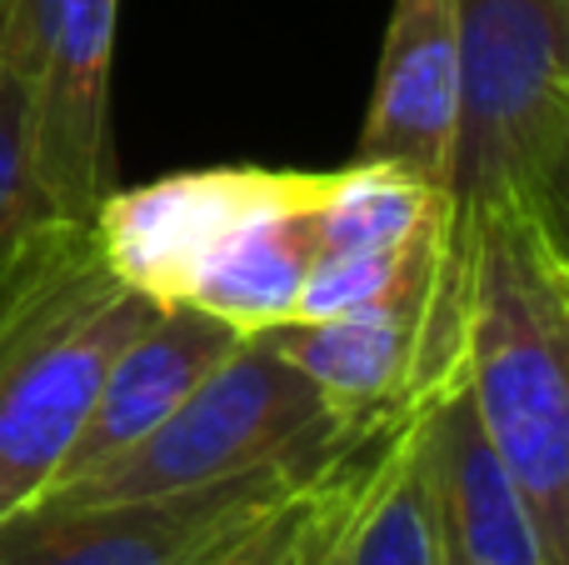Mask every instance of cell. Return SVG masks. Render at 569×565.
<instances>
[{
	"instance_id": "6",
	"label": "cell",
	"mask_w": 569,
	"mask_h": 565,
	"mask_svg": "<svg viewBox=\"0 0 569 565\" xmlns=\"http://www.w3.org/2000/svg\"><path fill=\"white\" fill-rule=\"evenodd\" d=\"M116 26L120 0H26L36 170L56 220H96L116 190Z\"/></svg>"
},
{
	"instance_id": "8",
	"label": "cell",
	"mask_w": 569,
	"mask_h": 565,
	"mask_svg": "<svg viewBox=\"0 0 569 565\" xmlns=\"http://www.w3.org/2000/svg\"><path fill=\"white\" fill-rule=\"evenodd\" d=\"M460 100V0H390L375 90L350 160L390 166L450 200Z\"/></svg>"
},
{
	"instance_id": "4",
	"label": "cell",
	"mask_w": 569,
	"mask_h": 565,
	"mask_svg": "<svg viewBox=\"0 0 569 565\" xmlns=\"http://www.w3.org/2000/svg\"><path fill=\"white\" fill-rule=\"evenodd\" d=\"M450 226L530 210L569 226V0H460Z\"/></svg>"
},
{
	"instance_id": "7",
	"label": "cell",
	"mask_w": 569,
	"mask_h": 565,
	"mask_svg": "<svg viewBox=\"0 0 569 565\" xmlns=\"http://www.w3.org/2000/svg\"><path fill=\"white\" fill-rule=\"evenodd\" d=\"M330 170H266V166H210L166 176L150 186H116L96 210V236L110 270L126 286L146 290L160 306H176L186 280L206 256L230 240L250 216L284 200L315 196Z\"/></svg>"
},
{
	"instance_id": "13",
	"label": "cell",
	"mask_w": 569,
	"mask_h": 565,
	"mask_svg": "<svg viewBox=\"0 0 569 565\" xmlns=\"http://www.w3.org/2000/svg\"><path fill=\"white\" fill-rule=\"evenodd\" d=\"M440 210L445 196L425 190L420 180L375 166V160H350L330 170V186L315 206V246L395 250L410 246Z\"/></svg>"
},
{
	"instance_id": "3",
	"label": "cell",
	"mask_w": 569,
	"mask_h": 565,
	"mask_svg": "<svg viewBox=\"0 0 569 565\" xmlns=\"http://www.w3.org/2000/svg\"><path fill=\"white\" fill-rule=\"evenodd\" d=\"M380 426L390 420L340 410L266 336H246L136 450L36 506L170 496L240 476H320Z\"/></svg>"
},
{
	"instance_id": "2",
	"label": "cell",
	"mask_w": 569,
	"mask_h": 565,
	"mask_svg": "<svg viewBox=\"0 0 569 565\" xmlns=\"http://www.w3.org/2000/svg\"><path fill=\"white\" fill-rule=\"evenodd\" d=\"M156 310L90 220H46L0 266V526L56 486L106 366Z\"/></svg>"
},
{
	"instance_id": "14",
	"label": "cell",
	"mask_w": 569,
	"mask_h": 565,
	"mask_svg": "<svg viewBox=\"0 0 569 565\" xmlns=\"http://www.w3.org/2000/svg\"><path fill=\"white\" fill-rule=\"evenodd\" d=\"M50 216L36 170V106L26 60V0H0V266Z\"/></svg>"
},
{
	"instance_id": "10",
	"label": "cell",
	"mask_w": 569,
	"mask_h": 565,
	"mask_svg": "<svg viewBox=\"0 0 569 565\" xmlns=\"http://www.w3.org/2000/svg\"><path fill=\"white\" fill-rule=\"evenodd\" d=\"M240 340L246 336L236 326L196 306H180V300L160 306L106 366L96 400H90V416L80 426V440L70 446L50 490L76 486V480L106 470L110 460H120L126 450H136Z\"/></svg>"
},
{
	"instance_id": "11",
	"label": "cell",
	"mask_w": 569,
	"mask_h": 565,
	"mask_svg": "<svg viewBox=\"0 0 569 565\" xmlns=\"http://www.w3.org/2000/svg\"><path fill=\"white\" fill-rule=\"evenodd\" d=\"M425 446L445 565H550L530 506L485 436L460 376L425 396Z\"/></svg>"
},
{
	"instance_id": "5",
	"label": "cell",
	"mask_w": 569,
	"mask_h": 565,
	"mask_svg": "<svg viewBox=\"0 0 569 565\" xmlns=\"http://www.w3.org/2000/svg\"><path fill=\"white\" fill-rule=\"evenodd\" d=\"M320 476H240L170 496L30 506L0 526V565H206Z\"/></svg>"
},
{
	"instance_id": "15",
	"label": "cell",
	"mask_w": 569,
	"mask_h": 565,
	"mask_svg": "<svg viewBox=\"0 0 569 565\" xmlns=\"http://www.w3.org/2000/svg\"><path fill=\"white\" fill-rule=\"evenodd\" d=\"M445 206H450V200H445ZM440 220H445V210L410 246H395V250L315 246V260H310V270H305V286H300V300H295L290 320H330V316H345V310H360V306H375V300L395 296V290L410 280V270L425 260Z\"/></svg>"
},
{
	"instance_id": "16",
	"label": "cell",
	"mask_w": 569,
	"mask_h": 565,
	"mask_svg": "<svg viewBox=\"0 0 569 565\" xmlns=\"http://www.w3.org/2000/svg\"><path fill=\"white\" fill-rule=\"evenodd\" d=\"M320 480L295 490V496L270 511L250 536H240L236 546L220 551V556L206 561V565H310L315 561V486H320Z\"/></svg>"
},
{
	"instance_id": "9",
	"label": "cell",
	"mask_w": 569,
	"mask_h": 565,
	"mask_svg": "<svg viewBox=\"0 0 569 565\" xmlns=\"http://www.w3.org/2000/svg\"><path fill=\"white\" fill-rule=\"evenodd\" d=\"M440 390V386H435ZM310 565H445L425 446V396L315 486Z\"/></svg>"
},
{
	"instance_id": "12",
	"label": "cell",
	"mask_w": 569,
	"mask_h": 565,
	"mask_svg": "<svg viewBox=\"0 0 569 565\" xmlns=\"http://www.w3.org/2000/svg\"><path fill=\"white\" fill-rule=\"evenodd\" d=\"M325 186H330V176H325ZM325 186L315 196L260 210L230 240H220L206 256V266L186 280L180 306L206 310V316L236 326L240 336L284 326L295 316L305 270L315 260V206H320Z\"/></svg>"
},
{
	"instance_id": "1",
	"label": "cell",
	"mask_w": 569,
	"mask_h": 565,
	"mask_svg": "<svg viewBox=\"0 0 569 565\" xmlns=\"http://www.w3.org/2000/svg\"><path fill=\"white\" fill-rule=\"evenodd\" d=\"M450 216V206H445ZM465 250L460 380L510 466L550 565H569V226L490 210Z\"/></svg>"
}]
</instances>
